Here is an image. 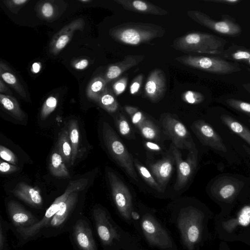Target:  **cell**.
<instances>
[{
  "label": "cell",
  "instance_id": "6da1fadb",
  "mask_svg": "<svg viewBox=\"0 0 250 250\" xmlns=\"http://www.w3.org/2000/svg\"><path fill=\"white\" fill-rule=\"evenodd\" d=\"M165 32L163 27L155 24L129 22L111 28L109 34L118 42L137 45L148 43L154 39L161 38Z\"/></svg>",
  "mask_w": 250,
  "mask_h": 250
},
{
  "label": "cell",
  "instance_id": "7a4b0ae2",
  "mask_svg": "<svg viewBox=\"0 0 250 250\" xmlns=\"http://www.w3.org/2000/svg\"><path fill=\"white\" fill-rule=\"evenodd\" d=\"M227 41L208 33L190 32L176 38L171 46L185 53L193 52L218 56L224 50Z\"/></svg>",
  "mask_w": 250,
  "mask_h": 250
},
{
  "label": "cell",
  "instance_id": "3957f363",
  "mask_svg": "<svg viewBox=\"0 0 250 250\" xmlns=\"http://www.w3.org/2000/svg\"><path fill=\"white\" fill-rule=\"evenodd\" d=\"M80 192H75L69 196L47 224L42 235L48 238L70 231L82 214L78 208Z\"/></svg>",
  "mask_w": 250,
  "mask_h": 250
},
{
  "label": "cell",
  "instance_id": "277c9868",
  "mask_svg": "<svg viewBox=\"0 0 250 250\" xmlns=\"http://www.w3.org/2000/svg\"><path fill=\"white\" fill-rule=\"evenodd\" d=\"M175 59L188 67L218 75L230 74L242 70L238 63L217 56L188 55L176 57Z\"/></svg>",
  "mask_w": 250,
  "mask_h": 250
},
{
  "label": "cell",
  "instance_id": "5b68a950",
  "mask_svg": "<svg viewBox=\"0 0 250 250\" xmlns=\"http://www.w3.org/2000/svg\"><path fill=\"white\" fill-rule=\"evenodd\" d=\"M102 136L104 144L112 157L130 177L136 180L137 175L130 154L113 128L105 122L103 124Z\"/></svg>",
  "mask_w": 250,
  "mask_h": 250
},
{
  "label": "cell",
  "instance_id": "8992f818",
  "mask_svg": "<svg viewBox=\"0 0 250 250\" xmlns=\"http://www.w3.org/2000/svg\"><path fill=\"white\" fill-rule=\"evenodd\" d=\"M187 14L199 24L224 36L235 37L242 33L241 26L230 15L223 14L221 20L216 21L198 10H188Z\"/></svg>",
  "mask_w": 250,
  "mask_h": 250
},
{
  "label": "cell",
  "instance_id": "52a82bcc",
  "mask_svg": "<svg viewBox=\"0 0 250 250\" xmlns=\"http://www.w3.org/2000/svg\"><path fill=\"white\" fill-rule=\"evenodd\" d=\"M162 125L165 133L169 136L177 148L187 149L189 151L196 148L186 127L171 114H166L162 120Z\"/></svg>",
  "mask_w": 250,
  "mask_h": 250
},
{
  "label": "cell",
  "instance_id": "ba28073f",
  "mask_svg": "<svg viewBox=\"0 0 250 250\" xmlns=\"http://www.w3.org/2000/svg\"><path fill=\"white\" fill-rule=\"evenodd\" d=\"M172 151L177 167V178L174 188L176 190H180L188 184L194 173L197 165L198 151L196 148L189 151L185 161L175 146H172Z\"/></svg>",
  "mask_w": 250,
  "mask_h": 250
},
{
  "label": "cell",
  "instance_id": "9c48e42d",
  "mask_svg": "<svg viewBox=\"0 0 250 250\" xmlns=\"http://www.w3.org/2000/svg\"><path fill=\"white\" fill-rule=\"evenodd\" d=\"M107 176L116 206L123 216L128 218L132 209V197L129 189L113 171L108 170Z\"/></svg>",
  "mask_w": 250,
  "mask_h": 250
},
{
  "label": "cell",
  "instance_id": "30bf717a",
  "mask_svg": "<svg viewBox=\"0 0 250 250\" xmlns=\"http://www.w3.org/2000/svg\"><path fill=\"white\" fill-rule=\"evenodd\" d=\"M69 232L71 241L76 250H98L89 221L82 214Z\"/></svg>",
  "mask_w": 250,
  "mask_h": 250
},
{
  "label": "cell",
  "instance_id": "8fae6325",
  "mask_svg": "<svg viewBox=\"0 0 250 250\" xmlns=\"http://www.w3.org/2000/svg\"><path fill=\"white\" fill-rule=\"evenodd\" d=\"M191 128L204 145L223 152H227V148L222 138L209 124L198 120L193 123Z\"/></svg>",
  "mask_w": 250,
  "mask_h": 250
},
{
  "label": "cell",
  "instance_id": "7c38bea8",
  "mask_svg": "<svg viewBox=\"0 0 250 250\" xmlns=\"http://www.w3.org/2000/svg\"><path fill=\"white\" fill-rule=\"evenodd\" d=\"M92 215L99 238L103 246H110L116 238V231L105 210L100 207H95Z\"/></svg>",
  "mask_w": 250,
  "mask_h": 250
},
{
  "label": "cell",
  "instance_id": "4fadbf2b",
  "mask_svg": "<svg viewBox=\"0 0 250 250\" xmlns=\"http://www.w3.org/2000/svg\"><path fill=\"white\" fill-rule=\"evenodd\" d=\"M6 206L8 217L15 230L31 227L40 220L22 205L14 200L7 201Z\"/></svg>",
  "mask_w": 250,
  "mask_h": 250
},
{
  "label": "cell",
  "instance_id": "5bb4252c",
  "mask_svg": "<svg viewBox=\"0 0 250 250\" xmlns=\"http://www.w3.org/2000/svg\"><path fill=\"white\" fill-rule=\"evenodd\" d=\"M85 24L84 21L79 18L64 26L52 37L49 45V52L56 55L59 54L70 42L76 30L82 31Z\"/></svg>",
  "mask_w": 250,
  "mask_h": 250
},
{
  "label": "cell",
  "instance_id": "9a60e30c",
  "mask_svg": "<svg viewBox=\"0 0 250 250\" xmlns=\"http://www.w3.org/2000/svg\"><path fill=\"white\" fill-rule=\"evenodd\" d=\"M167 90V79L163 70L155 68L149 73L146 80L144 92L150 101L157 103L165 95Z\"/></svg>",
  "mask_w": 250,
  "mask_h": 250
},
{
  "label": "cell",
  "instance_id": "2e32d148",
  "mask_svg": "<svg viewBox=\"0 0 250 250\" xmlns=\"http://www.w3.org/2000/svg\"><path fill=\"white\" fill-rule=\"evenodd\" d=\"M12 193L31 207L40 208L43 206V199L40 189L36 187L20 182L11 190Z\"/></svg>",
  "mask_w": 250,
  "mask_h": 250
},
{
  "label": "cell",
  "instance_id": "e0dca14e",
  "mask_svg": "<svg viewBox=\"0 0 250 250\" xmlns=\"http://www.w3.org/2000/svg\"><path fill=\"white\" fill-rule=\"evenodd\" d=\"M188 220L183 225V232L187 242L191 245L196 243L200 237L202 214L197 209H187Z\"/></svg>",
  "mask_w": 250,
  "mask_h": 250
},
{
  "label": "cell",
  "instance_id": "ac0fdd59",
  "mask_svg": "<svg viewBox=\"0 0 250 250\" xmlns=\"http://www.w3.org/2000/svg\"><path fill=\"white\" fill-rule=\"evenodd\" d=\"M141 55H128L117 62L109 65L104 76L107 83L117 78L124 72L137 65L144 59Z\"/></svg>",
  "mask_w": 250,
  "mask_h": 250
},
{
  "label": "cell",
  "instance_id": "d6986e66",
  "mask_svg": "<svg viewBox=\"0 0 250 250\" xmlns=\"http://www.w3.org/2000/svg\"><path fill=\"white\" fill-rule=\"evenodd\" d=\"M125 9L134 12L157 16H165L168 11L149 1L141 0H115Z\"/></svg>",
  "mask_w": 250,
  "mask_h": 250
},
{
  "label": "cell",
  "instance_id": "ffe728a7",
  "mask_svg": "<svg viewBox=\"0 0 250 250\" xmlns=\"http://www.w3.org/2000/svg\"><path fill=\"white\" fill-rule=\"evenodd\" d=\"M242 186L241 182L232 177H224L217 179L212 185V193L220 199L228 200L235 196Z\"/></svg>",
  "mask_w": 250,
  "mask_h": 250
},
{
  "label": "cell",
  "instance_id": "44dd1931",
  "mask_svg": "<svg viewBox=\"0 0 250 250\" xmlns=\"http://www.w3.org/2000/svg\"><path fill=\"white\" fill-rule=\"evenodd\" d=\"M66 8V4L62 1L43 0L38 3L36 6V11L41 19L52 21L58 18Z\"/></svg>",
  "mask_w": 250,
  "mask_h": 250
},
{
  "label": "cell",
  "instance_id": "7402d4cb",
  "mask_svg": "<svg viewBox=\"0 0 250 250\" xmlns=\"http://www.w3.org/2000/svg\"><path fill=\"white\" fill-rule=\"evenodd\" d=\"M152 175L159 185L164 189L173 169L171 157H167L149 165Z\"/></svg>",
  "mask_w": 250,
  "mask_h": 250
},
{
  "label": "cell",
  "instance_id": "603a6c76",
  "mask_svg": "<svg viewBox=\"0 0 250 250\" xmlns=\"http://www.w3.org/2000/svg\"><path fill=\"white\" fill-rule=\"evenodd\" d=\"M0 79L12 87L23 99L27 98L26 91L14 71L5 62H0Z\"/></svg>",
  "mask_w": 250,
  "mask_h": 250
},
{
  "label": "cell",
  "instance_id": "cb8c5ba5",
  "mask_svg": "<svg viewBox=\"0 0 250 250\" xmlns=\"http://www.w3.org/2000/svg\"><path fill=\"white\" fill-rule=\"evenodd\" d=\"M226 60L244 63L250 66V49L232 44L217 56Z\"/></svg>",
  "mask_w": 250,
  "mask_h": 250
},
{
  "label": "cell",
  "instance_id": "d4e9b609",
  "mask_svg": "<svg viewBox=\"0 0 250 250\" xmlns=\"http://www.w3.org/2000/svg\"><path fill=\"white\" fill-rule=\"evenodd\" d=\"M0 103L3 109L14 119L21 121L24 119L25 114L14 97L0 94Z\"/></svg>",
  "mask_w": 250,
  "mask_h": 250
},
{
  "label": "cell",
  "instance_id": "484cf974",
  "mask_svg": "<svg viewBox=\"0 0 250 250\" xmlns=\"http://www.w3.org/2000/svg\"><path fill=\"white\" fill-rule=\"evenodd\" d=\"M220 120L223 124L250 146V130L247 126L227 114H222L220 116Z\"/></svg>",
  "mask_w": 250,
  "mask_h": 250
},
{
  "label": "cell",
  "instance_id": "4316f807",
  "mask_svg": "<svg viewBox=\"0 0 250 250\" xmlns=\"http://www.w3.org/2000/svg\"><path fill=\"white\" fill-rule=\"evenodd\" d=\"M49 169L52 175L58 178L68 179L70 175L59 152L52 153L49 163Z\"/></svg>",
  "mask_w": 250,
  "mask_h": 250
},
{
  "label": "cell",
  "instance_id": "83f0119b",
  "mask_svg": "<svg viewBox=\"0 0 250 250\" xmlns=\"http://www.w3.org/2000/svg\"><path fill=\"white\" fill-rule=\"evenodd\" d=\"M250 224V204L244 206L238 213L236 217L223 223V227L230 232L237 226H247Z\"/></svg>",
  "mask_w": 250,
  "mask_h": 250
},
{
  "label": "cell",
  "instance_id": "f1b7e54d",
  "mask_svg": "<svg viewBox=\"0 0 250 250\" xmlns=\"http://www.w3.org/2000/svg\"><path fill=\"white\" fill-rule=\"evenodd\" d=\"M58 145V151L62 156L64 163L67 164L68 167L71 166L72 150L68 130L64 129L60 132Z\"/></svg>",
  "mask_w": 250,
  "mask_h": 250
},
{
  "label": "cell",
  "instance_id": "f546056e",
  "mask_svg": "<svg viewBox=\"0 0 250 250\" xmlns=\"http://www.w3.org/2000/svg\"><path fill=\"white\" fill-rule=\"evenodd\" d=\"M142 227L147 238L149 239L151 242L158 244L161 243L159 238L162 237L157 234H166L163 232L161 228L158 226V224L154 221L153 219L146 216L142 222Z\"/></svg>",
  "mask_w": 250,
  "mask_h": 250
},
{
  "label": "cell",
  "instance_id": "4dcf8cb0",
  "mask_svg": "<svg viewBox=\"0 0 250 250\" xmlns=\"http://www.w3.org/2000/svg\"><path fill=\"white\" fill-rule=\"evenodd\" d=\"M68 133L72 146L71 166H73L78 157L79 151V129L78 121L72 119L68 123Z\"/></svg>",
  "mask_w": 250,
  "mask_h": 250
},
{
  "label": "cell",
  "instance_id": "1f68e13d",
  "mask_svg": "<svg viewBox=\"0 0 250 250\" xmlns=\"http://www.w3.org/2000/svg\"><path fill=\"white\" fill-rule=\"evenodd\" d=\"M106 83L104 77L98 76L92 79L86 89V95L88 98L97 102L100 95L106 88Z\"/></svg>",
  "mask_w": 250,
  "mask_h": 250
},
{
  "label": "cell",
  "instance_id": "d6a6232c",
  "mask_svg": "<svg viewBox=\"0 0 250 250\" xmlns=\"http://www.w3.org/2000/svg\"><path fill=\"white\" fill-rule=\"evenodd\" d=\"M99 105L109 113H113L118 108V103L112 91L106 88L100 95L97 102Z\"/></svg>",
  "mask_w": 250,
  "mask_h": 250
},
{
  "label": "cell",
  "instance_id": "836d02e7",
  "mask_svg": "<svg viewBox=\"0 0 250 250\" xmlns=\"http://www.w3.org/2000/svg\"><path fill=\"white\" fill-rule=\"evenodd\" d=\"M134 164L140 174L150 187L159 192L164 191V189L159 185L152 174L145 167L136 160H134Z\"/></svg>",
  "mask_w": 250,
  "mask_h": 250
},
{
  "label": "cell",
  "instance_id": "e575fe53",
  "mask_svg": "<svg viewBox=\"0 0 250 250\" xmlns=\"http://www.w3.org/2000/svg\"><path fill=\"white\" fill-rule=\"evenodd\" d=\"M138 127L141 134L146 139L157 140L160 138L159 131L152 122L145 120Z\"/></svg>",
  "mask_w": 250,
  "mask_h": 250
},
{
  "label": "cell",
  "instance_id": "d590c367",
  "mask_svg": "<svg viewBox=\"0 0 250 250\" xmlns=\"http://www.w3.org/2000/svg\"><path fill=\"white\" fill-rule=\"evenodd\" d=\"M58 104V100L55 96H50L44 102L41 111V118L45 120L56 109Z\"/></svg>",
  "mask_w": 250,
  "mask_h": 250
},
{
  "label": "cell",
  "instance_id": "8d00e7d4",
  "mask_svg": "<svg viewBox=\"0 0 250 250\" xmlns=\"http://www.w3.org/2000/svg\"><path fill=\"white\" fill-rule=\"evenodd\" d=\"M226 103L231 108L250 117V103L233 98L227 99Z\"/></svg>",
  "mask_w": 250,
  "mask_h": 250
},
{
  "label": "cell",
  "instance_id": "74e56055",
  "mask_svg": "<svg viewBox=\"0 0 250 250\" xmlns=\"http://www.w3.org/2000/svg\"><path fill=\"white\" fill-rule=\"evenodd\" d=\"M183 100L191 104H197L202 102L204 100L203 95L197 92L188 90L182 95Z\"/></svg>",
  "mask_w": 250,
  "mask_h": 250
},
{
  "label": "cell",
  "instance_id": "f35d334b",
  "mask_svg": "<svg viewBox=\"0 0 250 250\" xmlns=\"http://www.w3.org/2000/svg\"><path fill=\"white\" fill-rule=\"evenodd\" d=\"M29 1V0H3V2L11 12L17 14L20 10Z\"/></svg>",
  "mask_w": 250,
  "mask_h": 250
},
{
  "label": "cell",
  "instance_id": "ab89813d",
  "mask_svg": "<svg viewBox=\"0 0 250 250\" xmlns=\"http://www.w3.org/2000/svg\"><path fill=\"white\" fill-rule=\"evenodd\" d=\"M0 156L1 159L12 165H16L18 163V159L15 154L2 145L0 146Z\"/></svg>",
  "mask_w": 250,
  "mask_h": 250
},
{
  "label": "cell",
  "instance_id": "60d3db41",
  "mask_svg": "<svg viewBox=\"0 0 250 250\" xmlns=\"http://www.w3.org/2000/svg\"><path fill=\"white\" fill-rule=\"evenodd\" d=\"M9 224L3 220L1 218L0 219V250H7L6 245V234L8 228H9Z\"/></svg>",
  "mask_w": 250,
  "mask_h": 250
},
{
  "label": "cell",
  "instance_id": "b9f144b4",
  "mask_svg": "<svg viewBox=\"0 0 250 250\" xmlns=\"http://www.w3.org/2000/svg\"><path fill=\"white\" fill-rule=\"evenodd\" d=\"M117 124L118 130L122 135L127 136L130 133V125L124 116H121L120 117Z\"/></svg>",
  "mask_w": 250,
  "mask_h": 250
},
{
  "label": "cell",
  "instance_id": "7bdbcfd3",
  "mask_svg": "<svg viewBox=\"0 0 250 250\" xmlns=\"http://www.w3.org/2000/svg\"><path fill=\"white\" fill-rule=\"evenodd\" d=\"M127 82V78L126 77L122 78L117 81L113 84V90L116 95L122 94L125 90Z\"/></svg>",
  "mask_w": 250,
  "mask_h": 250
},
{
  "label": "cell",
  "instance_id": "ee69618b",
  "mask_svg": "<svg viewBox=\"0 0 250 250\" xmlns=\"http://www.w3.org/2000/svg\"><path fill=\"white\" fill-rule=\"evenodd\" d=\"M19 169L15 165L0 160V172L1 174H10L18 171Z\"/></svg>",
  "mask_w": 250,
  "mask_h": 250
},
{
  "label": "cell",
  "instance_id": "f6af8a7d",
  "mask_svg": "<svg viewBox=\"0 0 250 250\" xmlns=\"http://www.w3.org/2000/svg\"><path fill=\"white\" fill-rule=\"evenodd\" d=\"M143 76V74H140L134 79L129 88L130 94H134L139 91L142 83Z\"/></svg>",
  "mask_w": 250,
  "mask_h": 250
},
{
  "label": "cell",
  "instance_id": "bcb514c9",
  "mask_svg": "<svg viewBox=\"0 0 250 250\" xmlns=\"http://www.w3.org/2000/svg\"><path fill=\"white\" fill-rule=\"evenodd\" d=\"M89 64V60L84 58L77 59L72 62L73 67L77 70H83L87 68Z\"/></svg>",
  "mask_w": 250,
  "mask_h": 250
},
{
  "label": "cell",
  "instance_id": "7dc6e473",
  "mask_svg": "<svg viewBox=\"0 0 250 250\" xmlns=\"http://www.w3.org/2000/svg\"><path fill=\"white\" fill-rule=\"evenodd\" d=\"M131 117L132 123L138 126L146 120L143 113L139 111L134 113Z\"/></svg>",
  "mask_w": 250,
  "mask_h": 250
},
{
  "label": "cell",
  "instance_id": "c3c4849f",
  "mask_svg": "<svg viewBox=\"0 0 250 250\" xmlns=\"http://www.w3.org/2000/svg\"><path fill=\"white\" fill-rule=\"evenodd\" d=\"M204 1L230 5H236L242 1L241 0H204Z\"/></svg>",
  "mask_w": 250,
  "mask_h": 250
},
{
  "label": "cell",
  "instance_id": "681fc988",
  "mask_svg": "<svg viewBox=\"0 0 250 250\" xmlns=\"http://www.w3.org/2000/svg\"><path fill=\"white\" fill-rule=\"evenodd\" d=\"M0 93L2 94L12 96V92L1 79H0Z\"/></svg>",
  "mask_w": 250,
  "mask_h": 250
},
{
  "label": "cell",
  "instance_id": "f907efd6",
  "mask_svg": "<svg viewBox=\"0 0 250 250\" xmlns=\"http://www.w3.org/2000/svg\"><path fill=\"white\" fill-rule=\"evenodd\" d=\"M146 146L149 149L154 151H160L161 149L160 146L151 142H146Z\"/></svg>",
  "mask_w": 250,
  "mask_h": 250
},
{
  "label": "cell",
  "instance_id": "816d5d0a",
  "mask_svg": "<svg viewBox=\"0 0 250 250\" xmlns=\"http://www.w3.org/2000/svg\"><path fill=\"white\" fill-rule=\"evenodd\" d=\"M125 109L126 112L130 116H132L134 113L138 111V109L136 107L130 106H125Z\"/></svg>",
  "mask_w": 250,
  "mask_h": 250
},
{
  "label": "cell",
  "instance_id": "f5cc1de1",
  "mask_svg": "<svg viewBox=\"0 0 250 250\" xmlns=\"http://www.w3.org/2000/svg\"><path fill=\"white\" fill-rule=\"evenodd\" d=\"M41 68L40 63L38 62H34L32 66V71L35 73H37L40 71Z\"/></svg>",
  "mask_w": 250,
  "mask_h": 250
},
{
  "label": "cell",
  "instance_id": "db71d44e",
  "mask_svg": "<svg viewBox=\"0 0 250 250\" xmlns=\"http://www.w3.org/2000/svg\"><path fill=\"white\" fill-rule=\"evenodd\" d=\"M242 86L250 94V83H243Z\"/></svg>",
  "mask_w": 250,
  "mask_h": 250
},
{
  "label": "cell",
  "instance_id": "11a10c76",
  "mask_svg": "<svg viewBox=\"0 0 250 250\" xmlns=\"http://www.w3.org/2000/svg\"><path fill=\"white\" fill-rule=\"evenodd\" d=\"M131 214L132 217L135 220H138L140 218L139 214L135 211H132Z\"/></svg>",
  "mask_w": 250,
  "mask_h": 250
},
{
  "label": "cell",
  "instance_id": "9f6ffc18",
  "mask_svg": "<svg viewBox=\"0 0 250 250\" xmlns=\"http://www.w3.org/2000/svg\"><path fill=\"white\" fill-rule=\"evenodd\" d=\"M243 147L247 153L250 156V147L247 146L245 145H243Z\"/></svg>",
  "mask_w": 250,
  "mask_h": 250
},
{
  "label": "cell",
  "instance_id": "6f0895ef",
  "mask_svg": "<svg viewBox=\"0 0 250 250\" xmlns=\"http://www.w3.org/2000/svg\"><path fill=\"white\" fill-rule=\"evenodd\" d=\"M79 2H83V3H89L91 2L92 0H79Z\"/></svg>",
  "mask_w": 250,
  "mask_h": 250
},
{
  "label": "cell",
  "instance_id": "680465c9",
  "mask_svg": "<svg viewBox=\"0 0 250 250\" xmlns=\"http://www.w3.org/2000/svg\"><path fill=\"white\" fill-rule=\"evenodd\" d=\"M249 122L250 123V119L249 120Z\"/></svg>",
  "mask_w": 250,
  "mask_h": 250
}]
</instances>
